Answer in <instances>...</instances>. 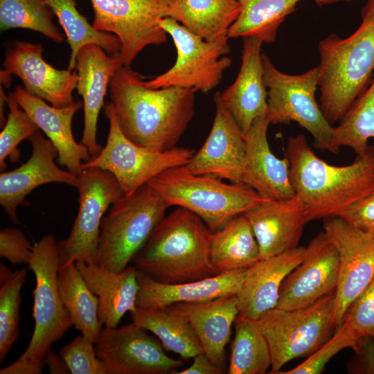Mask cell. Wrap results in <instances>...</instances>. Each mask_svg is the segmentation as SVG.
Returning <instances> with one entry per match:
<instances>
[{"label": "cell", "mask_w": 374, "mask_h": 374, "mask_svg": "<svg viewBox=\"0 0 374 374\" xmlns=\"http://www.w3.org/2000/svg\"><path fill=\"white\" fill-rule=\"evenodd\" d=\"M196 90L148 87L130 66H122L109 84L111 104L125 136L154 151L177 146L195 114Z\"/></svg>", "instance_id": "1"}, {"label": "cell", "mask_w": 374, "mask_h": 374, "mask_svg": "<svg viewBox=\"0 0 374 374\" xmlns=\"http://www.w3.org/2000/svg\"><path fill=\"white\" fill-rule=\"evenodd\" d=\"M285 156L290 178L309 222L336 217L357 200L374 193V146L357 154L344 166L328 163L318 157L301 134L290 136Z\"/></svg>", "instance_id": "2"}, {"label": "cell", "mask_w": 374, "mask_h": 374, "mask_svg": "<svg viewBox=\"0 0 374 374\" xmlns=\"http://www.w3.org/2000/svg\"><path fill=\"white\" fill-rule=\"evenodd\" d=\"M362 22L346 38L332 33L319 43L320 107L333 125L366 89L374 73V0L361 10Z\"/></svg>", "instance_id": "3"}, {"label": "cell", "mask_w": 374, "mask_h": 374, "mask_svg": "<svg viewBox=\"0 0 374 374\" xmlns=\"http://www.w3.org/2000/svg\"><path fill=\"white\" fill-rule=\"evenodd\" d=\"M212 232L193 212L177 207L166 215L133 262L151 278L182 283L217 274L211 260Z\"/></svg>", "instance_id": "4"}, {"label": "cell", "mask_w": 374, "mask_h": 374, "mask_svg": "<svg viewBox=\"0 0 374 374\" xmlns=\"http://www.w3.org/2000/svg\"><path fill=\"white\" fill-rule=\"evenodd\" d=\"M147 184L170 206L197 215L211 232L268 200L243 183L226 184L211 175H195L186 165L167 169Z\"/></svg>", "instance_id": "5"}, {"label": "cell", "mask_w": 374, "mask_h": 374, "mask_svg": "<svg viewBox=\"0 0 374 374\" xmlns=\"http://www.w3.org/2000/svg\"><path fill=\"white\" fill-rule=\"evenodd\" d=\"M169 207L148 184L119 199L103 218L94 263L113 271L126 269Z\"/></svg>", "instance_id": "6"}, {"label": "cell", "mask_w": 374, "mask_h": 374, "mask_svg": "<svg viewBox=\"0 0 374 374\" xmlns=\"http://www.w3.org/2000/svg\"><path fill=\"white\" fill-rule=\"evenodd\" d=\"M335 290L304 308H274L256 321L269 344L270 373L277 374L292 359L308 357L331 337Z\"/></svg>", "instance_id": "7"}, {"label": "cell", "mask_w": 374, "mask_h": 374, "mask_svg": "<svg viewBox=\"0 0 374 374\" xmlns=\"http://www.w3.org/2000/svg\"><path fill=\"white\" fill-rule=\"evenodd\" d=\"M263 78L267 90V118L272 124L297 123L311 134L314 146L337 154L332 144L334 127L316 100L319 69L292 75L279 71L262 53Z\"/></svg>", "instance_id": "8"}, {"label": "cell", "mask_w": 374, "mask_h": 374, "mask_svg": "<svg viewBox=\"0 0 374 374\" xmlns=\"http://www.w3.org/2000/svg\"><path fill=\"white\" fill-rule=\"evenodd\" d=\"M28 269L35 278L33 318L35 326L28 347L19 359L39 363L73 326L71 316L62 300L57 285L60 262L57 242L52 234L42 236L35 244Z\"/></svg>", "instance_id": "9"}, {"label": "cell", "mask_w": 374, "mask_h": 374, "mask_svg": "<svg viewBox=\"0 0 374 374\" xmlns=\"http://www.w3.org/2000/svg\"><path fill=\"white\" fill-rule=\"evenodd\" d=\"M104 109L109 125L106 144L96 157L82 164V169L98 168L109 172L125 195L132 194L167 169L186 165L195 153L186 147L161 152L141 147L123 133L110 102Z\"/></svg>", "instance_id": "10"}, {"label": "cell", "mask_w": 374, "mask_h": 374, "mask_svg": "<svg viewBox=\"0 0 374 374\" xmlns=\"http://www.w3.org/2000/svg\"><path fill=\"white\" fill-rule=\"evenodd\" d=\"M159 24L172 39L177 59L167 71L145 81V85L151 89H193L204 93L215 88L232 64V60L224 56L230 51L228 36L208 42L168 17Z\"/></svg>", "instance_id": "11"}, {"label": "cell", "mask_w": 374, "mask_h": 374, "mask_svg": "<svg viewBox=\"0 0 374 374\" xmlns=\"http://www.w3.org/2000/svg\"><path fill=\"white\" fill-rule=\"evenodd\" d=\"M79 208L69 235L57 242L60 267L70 262H95L103 218L125 195L114 176L98 168L78 175Z\"/></svg>", "instance_id": "12"}, {"label": "cell", "mask_w": 374, "mask_h": 374, "mask_svg": "<svg viewBox=\"0 0 374 374\" xmlns=\"http://www.w3.org/2000/svg\"><path fill=\"white\" fill-rule=\"evenodd\" d=\"M90 1L94 12L92 26L119 39L123 66H130L145 47L166 42L168 34L159 21L167 17L170 0Z\"/></svg>", "instance_id": "13"}, {"label": "cell", "mask_w": 374, "mask_h": 374, "mask_svg": "<svg viewBox=\"0 0 374 374\" xmlns=\"http://www.w3.org/2000/svg\"><path fill=\"white\" fill-rule=\"evenodd\" d=\"M323 229L339 256L333 321L337 328L350 304L374 277V236L339 217L325 219Z\"/></svg>", "instance_id": "14"}, {"label": "cell", "mask_w": 374, "mask_h": 374, "mask_svg": "<svg viewBox=\"0 0 374 374\" xmlns=\"http://www.w3.org/2000/svg\"><path fill=\"white\" fill-rule=\"evenodd\" d=\"M134 323L119 328L104 326L96 342L107 374L173 373L184 365L165 353L159 340Z\"/></svg>", "instance_id": "15"}, {"label": "cell", "mask_w": 374, "mask_h": 374, "mask_svg": "<svg viewBox=\"0 0 374 374\" xmlns=\"http://www.w3.org/2000/svg\"><path fill=\"white\" fill-rule=\"evenodd\" d=\"M339 274L337 249L324 231L305 247L303 260L285 278L276 308L308 306L336 290Z\"/></svg>", "instance_id": "16"}, {"label": "cell", "mask_w": 374, "mask_h": 374, "mask_svg": "<svg viewBox=\"0 0 374 374\" xmlns=\"http://www.w3.org/2000/svg\"><path fill=\"white\" fill-rule=\"evenodd\" d=\"M32 152L19 167L0 174V204L15 224L19 206H29L26 196L36 188L48 183L64 184L75 188L78 177L63 170L55 163L57 152L51 141L38 130L29 139Z\"/></svg>", "instance_id": "17"}, {"label": "cell", "mask_w": 374, "mask_h": 374, "mask_svg": "<svg viewBox=\"0 0 374 374\" xmlns=\"http://www.w3.org/2000/svg\"><path fill=\"white\" fill-rule=\"evenodd\" d=\"M213 100L215 113L209 134L186 166L195 175L242 183L246 155L244 134L223 102L221 92L215 93Z\"/></svg>", "instance_id": "18"}, {"label": "cell", "mask_w": 374, "mask_h": 374, "mask_svg": "<svg viewBox=\"0 0 374 374\" xmlns=\"http://www.w3.org/2000/svg\"><path fill=\"white\" fill-rule=\"evenodd\" d=\"M42 54L40 44L17 42L6 51L3 66L8 73L21 79L29 93L56 107L70 105L77 87V71L55 69L44 60Z\"/></svg>", "instance_id": "19"}, {"label": "cell", "mask_w": 374, "mask_h": 374, "mask_svg": "<svg viewBox=\"0 0 374 374\" xmlns=\"http://www.w3.org/2000/svg\"><path fill=\"white\" fill-rule=\"evenodd\" d=\"M122 66L119 53L108 55L96 44L84 45L77 54L76 89L82 97L84 109V129L80 143L87 148L91 158L96 157L103 148L96 137L98 116L111 78Z\"/></svg>", "instance_id": "20"}, {"label": "cell", "mask_w": 374, "mask_h": 374, "mask_svg": "<svg viewBox=\"0 0 374 374\" xmlns=\"http://www.w3.org/2000/svg\"><path fill=\"white\" fill-rule=\"evenodd\" d=\"M270 122L267 116L258 117L244 136L245 166L242 183L267 199L283 200L296 193L290 178V166L286 156L278 158L267 140Z\"/></svg>", "instance_id": "21"}, {"label": "cell", "mask_w": 374, "mask_h": 374, "mask_svg": "<svg viewBox=\"0 0 374 374\" xmlns=\"http://www.w3.org/2000/svg\"><path fill=\"white\" fill-rule=\"evenodd\" d=\"M19 105L29 115L51 141L57 152V161L69 171L78 176L82 166L91 159L87 148L78 143L72 133V121L75 113L82 107L80 102L56 107L46 104L44 100L35 96L21 87L17 85L12 92Z\"/></svg>", "instance_id": "22"}, {"label": "cell", "mask_w": 374, "mask_h": 374, "mask_svg": "<svg viewBox=\"0 0 374 374\" xmlns=\"http://www.w3.org/2000/svg\"><path fill=\"white\" fill-rule=\"evenodd\" d=\"M244 214L258 244L260 259L299 247L304 227L309 222L296 195L287 199L266 200Z\"/></svg>", "instance_id": "23"}, {"label": "cell", "mask_w": 374, "mask_h": 374, "mask_svg": "<svg viewBox=\"0 0 374 374\" xmlns=\"http://www.w3.org/2000/svg\"><path fill=\"white\" fill-rule=\"evenodd\" d=\"M305 254V247H297L260 259L247 269L236 294L239 314L257 321L276 308L283 280Z\"/></svg>", "instance_id": "24"}, {"label": "cell", "mask_w": 374, "mask_h": 374, "mask_svg": "<svg viewBox=\"0 0 374 374\" xmlns=\"http://www.w3.org/2000/svg\"><path fill=\"white\" fill-rule=\"evenodd\" d=\"M242 39L239 73L221 98L244 136L256 118L267 116V90L263 78V43L253 37Z\"/></svg>", "instance_id": "25"}, {"label": "cell", "mask_w": 374, "mask_h": 374, "mask_svg": "<svg viewBox=\"0 0 374 374\" xmlns=\"http://www.w3.org/2000/svg\"><path fill=\"white\" fill-rule=\"evenodd\" d=\"M246 271L218 274L187 283H164L138 270L139 290L136 306L144 309H159L177 303L203 302L222 296L236 294Z\"/></svg>", "instance_id": "26"}, {"label": "cell", "mask_w": 374, "mask_h": 374, "mask_svg": "<svg viewBox=\"0 0 374 374\" xmlns=\"http://www.w3.org/2000/svg\"><path fill=\"white\" fill-rule=\"evenodd\" d=\"M170 307L189 322L204 353L224 371L225 348L239 314L236 294L197 303H177Z\"/></svg>", "instance_id": "27"}, {"label": "cell", "mask_w": 374, "mask_h": 374, "mask_svg": "<svg viewBox=\"0 0 374 374\" xmlns=\"http://www.w3.org/2000/svg\"><path fill=\"white\" fill-rule=\"evenodd\" d=\"M75 265L98 299L99 319L103 326L117 328L127 312L136 310L139 285L134 265L113 271L94 262L77 261Z\"/></svg>", "instance_id": "28"}, {"label": "cell", "mask_w": 374, "mask_h": 374, "mask_svg": "<svg viewBox=\"0 0 374 374\" xmlns=\"http://www.w3.org/2000/svg\"><path fill=\"white\" fill-rule=\"evenodd\" d=\"M240 13V6L235 0H170L167 17L212 42L228 36Z\"/></svg>", "instance_id": "29"}, {"label": "cell", "mask_w": 374, "mask_h": 374, "mask_svg": "<svg viewBox=\"0 0 374 374\" xmlns=\"http://www.w3.org/2000/svg\"><path fill=\"white\" fill-rule=\"evenodd\" d=\"M210 254L217 274L247 269L260 259L258 244L244 213L212 232Z\"/></svg>", "instance_id": "30"}, {"label": "cell", "mask_w": 374, "mask_h": 374, "mask_svg": "<svg viewBox=\"0 0 374 374\" xmlns=\"http://www.w3.org/2000/svg\"><path fill=\"white\" fill-rule=\"evenodd\" d=\"M135 324L152 332L163 348L184 359L204 353L196 334L187 319L170 307L159 309L138 308L130 312Z\"/></svg>", "instance_id": "31"}, {"label": "cell", "mask_w": 374, "mask_h": 374, "mask_svg": "<svg viewBox=\"0 0 374 374\" xmlns=\"http://www.w3.org/2000/svg\"><path fill=\"white\" fill-rule=\"evenodd\" d=\"M57 285L73 326L96 344L104 327L99 319V301L75 262L60 267Z\"/></svg>", "instance_id": "32"}, {"label": "cell", "mask_w": 374, "mask_h": 374, "mask_svg": "<svg viewBox=\"0 0 374 374\" xmlns=\"http://www.w3.org/2000/svg\"><path fill=\"white\" fill-rule=\"evenodd\" d=\"M240 13L228 31L229 38L253 37L263 44L275 42L278 28L302 0H235Z\"/></svg>", "instance_id": "33"}, {"label": "cell", "mask_w": 374, "mask_h": 374, "mask_svg": "<svg viewBox=\"0 0 374 374\" xmlns=\"http://www.w3.org/2000/svg\"><path fill=\"white\" fill-rule=\"evenodd\" d=\"M228 367L229 374H264L271 366L267 341L256 321L238 314Z\"/></svg>", "instance_id": "34"}, {"label": "cell", "mask_w": 374, "mask_h": 374, "mask_svg": "<svg viewBox=\"0 0 374 374\" xmlns=\"http://www.w3.org/2000/svg\"><path fill=\"white\" fill-rule=\"evenodd\" d=\"M46 1L57 17L71 48L69 70L75 69L77 54L84 45L98 44L110 55L119 53V39L114 34L96 29L79 12L75 0Z\"/></svg>", "instance_id": "35"}, {"label": "cell", "mask_w": 374, "mask_h": 374, "mask_svg": "<svg viewBox=\"0 0 374 374\" xmlns=\"http://www.w3.org/2000/svg\"><path fill=\"white\" fill-rule=\"evenodd\" d=\"M338 123L332 139L337 153L342 146L357 154L364 152L374 139V78Z\"/></svg>", "instance_id": "36"}, {"label": "cell", "mask_w": 374, "mask_h": 374, "mask_svg": "<svg viewBox=\"0 0 374 374\" xmlns=\"http://www.w3.org/2000/svg\"><path fill=\"white\" fill-rule=\"evenodd\" d=\"M55 16L46 0H0L1 31L26 28L62 43L64 36L53 22Z\"/></svg>", "instance_id": "37"}, {"label": "cell", "mask_w": 374, "mask_h": 374, "mask_svg": "<svg viewBox=\"0 0 374 374\" xmlns=\"http://www.w3.org/2000/svg\"><path fill=\"white\" fill-rule=\"evenodd\" d=\"M27 274L28 269L23 267L0 283V362L19 335L21 292Z\"/></svg>", "instance_id": "38"}, {"label": "cell", "mask_w": 374, "mask_h": 374, "mask_svg": "<svg viewBox=\"0 0 374 374\" xmlns=\"http://www.w3.org/2000/svg\"><path fill=\"white\" fill-rule=\"evenodd\" d=\"M9 112L0 133V170L5 171L6 160L18 161L20 155L19 144L29 139L39 129L29 115L19 105L12 93L7 96Z\"/></svg>", "instance_id": "39"}, {"label": "cell", "mask_w": 374, "mask_h": 374, "mask_svg": "<svg viewBox=\"0 0 374 374\" xmlns=\"http://www.w3.org/2000/svg\"><path fill=\"white\" fill-rule=\"evenodd\" d=\"M356 341L350 335L345 326L341 323L328 340L325 342L305 360L285 372L280 374H319L321 373L328 362L341 350L351 348Z\"/></svg>", "instance_id": "40"}, {"label": "cell", "mask_w": 374, "mask_h": 374, "mask_svg": "<svg viewBox=\"0 0 374 374\" xmlns=\"http://www.w3.org/2000/svg\"><path fill=\"white\" fill-rule=\"evenodd\" d=\"M342 323L356 341L362 337H374V277L350 304Z\"/></svg>", "instance_id": "41"}, {"label": "cell", "mask_w": 374, "mask_h": 374, "mask_svg": "<svg viewBox=\"0 0 374 374\" xmlns=\"http://www.w3.org/2000/svg\"><path fill=\"white\" fill-rule=\"evenodd\" d=\"M95 343L82 335L76 337L60 350L72 374H107L103 362L98 357Z\"/></svg>", "instance_id": "42"}, {"label": "cell", "mask_w": 374, "mask_h": 374, "mask_svg": "<svg viewBox=\"0 0 374 374\" xmlns=\"http://www.w3.org/2000/svg\"><path fill=\"white\" fill-rule=\"evenodd\" d=\"M33 249L34 244L20 229L10 226L1 229L0 256L13 266L28 264Z\"/></svg>", "instance_id": "43"}, {"label": "cell", "mask_w": 374, "mask_h": 374, "mask_svg": "<svg viewBox=\"0 0 374 374\" xmlns=\"http://www.w3.org/2000/svg\"><path fill=\"white\" fill-rule=\"evenodd\" d=\"M336 217L374 236V193L349 205Z\"/></svg>", "instance_id": "44"}, {"label": "cell", "mask_w": 374, "mask_h": 374, "mask_svg": "<svg viewBox=\"0 0 374 374\" xmlns=\"http://www.w3.org/2000/svg\"><path fill=\"white\" fill-rule=\"evenodd\" d=\"M355 355L348 364V370L355 374H374V337L358 339L353 348Z\"/></svg>", "instance_id": "45"}, {"label": "cell", "mask_w": 374, "mask_h": 374, "mask_svg": "<svg viewBox=\"0 0 374 374\" xmlns=\"http://www.w3.org/2000/svg\"><path fill=\"white\" fill-rule=\"evenodd\" d=\"M193 363L186 368L175 374H222L224 370L215 364L204 353L195 355Z\"/></svg>", "instance_id": "46"}, {"label": "cell", "mask_w": 374, "mask_h": 374, "mask_svg": "<svg viewBox=\"0 0 374 374\" xmlns=\"http://www.w3.org/2000/svg\"><path fill=\"white\" fill-rule=\"evenodd\" d=\"M45 366L44 362L29 363L18 359L12 364L0 370V374H39Z\"/></svg>", "instance_id": "47"}, {"label": "cell", "mask_w": 374, "mask_h": 374, "mask_svg": "<svg viewBox=\"0 0 374 374\" xmlns=\"http://www.w3.org/2000/svg\"><path fill=\"white\" fill-rule=\"evenodd\" d=\"M43 360L45 365H47L51 373H71L65 361L60 354L57 355L50 350L46 354Z\"/></svg>", "instance_id": "48"}, {"label": "cell", "mask_w": 374, "mask_h": 374, "mask_svg": "<svg viewBox=\"0 0 374 374\" xmlns=\"http://www.w3.org/2000/svg\"><path fill=\"white\" fill-rule=\"evenodd\" d=\"M7 103V96L5 94L2 86L0 87V125L3 126L6 119L4 116V105Z\"/></svg>", "instance_id": "49"}, {"label": "cell", "mask_w": 374, "mask_h": 374, "mask_svg": "<svg viewBox=\"0 0 374 374\" xmlns=\"http://www.w3.org/2000/svg\"><path fill=\"white\" fill-rule=\"evenodd\" d=\"M12 271L5 265H0V283L5 282L12 274Z\"/></svg>", "instance_id": "50"}, {"label": "cell", "mask_w": 374, "mask_h": 374, "mask_svg": "<svg viewBox=\"0 0 374 374\" xmlns=\"http://www.w3.org/2000/svg\"><path fill=\"white\" fill-rule=\"evenodd\" d=\"M352 0H314V1L319 6L332 4L340 1H350Z\"/></svg>", "instance_id": "51"}]
</instances>
